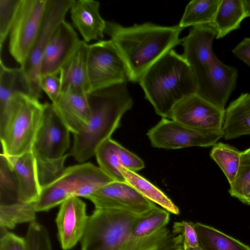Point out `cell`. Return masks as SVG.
I'll use <instances>...</instances> for the list:
<instances>
[{
  "instance_id": "3957f363",
  "label": "cell",
  "mask_w": 250,
  "mask_h": 250,
  "mask_svg": "<svg viewBox=\"0 0 250 250\" xmlns=\"http://www.w3.org/2000/svg\"><path fill=\"white\" fill-rule=\"evenodd\" d=\"M156 113L171 119L175 106L196 94L193 74L182 55L172 49L152 65L139 82Z\"/></svg>"
},
{
  "instance_id": "d6a6232c",
  "label": "cell",
  "mask_w": 250,
  "mask_h": 250,
  "mask_svg": "<svg viewBox=\"0 0 250 250\" xmlns=\"http://www.w3.org/2000/svg\"><path fill=\"white\" fill-rule=\"evenodd\" d=\"M171 233L177 250H190L199 246L193 222L185 220L175 222L172 225Z\"/></svg>"
},
{
  "instance_id": "60d3db41",
  "label": "cell",
  "mask_w": 250,
  "mask_h": 250,
  "mask_svg": "<svg viewBox=\"0 0 250 250\" xmlns=\"http://www.w3.org/2000/svg\"><path fill=\"white\" fill-rule=\"evenodd\" d=\"M246 17H250V0H242Z\"/></svg>"
},
{
  "instance_id": "f546056e",
  "label": "cell",
  "mask_w": 250,
  "mask_h": 250,
  "mask_svg": "<svg viewBox=\"0 0 250 250\" xmlns=\"http://www.w3.org/2000/svg\"><path fill=\"white\" fill-rule=\"evenodd\" d=\"M35 203L15 202L0 206V226L3 229H13L19 224L36 220Z\"/></svg>"
},
{
  "instance_id": "f1b7e54d",
  "label": "cell",
  "mask_w": 250,
  "mask_h": 250,
  "mask_svg": "<svg viewBox=\"0 0 250 250\" xmlns=\"http://www.w3.org/2000/svg\"><path fill=\"white\" fill-rule=\"evenodd\" d=\"M120 250H177L171 231L167 227L148 236H129Z\"/></svg>"
},
{
  "instance_id": "6da1fadb",
  "label": "cell",
  "mask_w": 250,
  "mask_h": 250,
  "mask_svg": "<svg viewBox=\"0 0 250 250\" xmlns=\"http://www.w3.org/2000/svg\"><path fill=\"white\" fill-rule=\"evenodd\" d=\"M184 29L147 22L125 26L106 21L104 34L110 37L128 70L129 81L139 83L148 69L162 56L181 44Z\"/></svg>"
},
{
  "instance_id": "4fadbf2b",
  "label": "cell",
  "mask_w": 250,
  "mask_h": 250,
  "mask_svg": "<svg viewBox=\"0 0 250 250\" xmlns=\"http://www.w3.org/2000/svg\"><path fill=\"white\" fill-rule=\"evenodd\" d=\"M225 111L196 94L190 95L173 108L171 119L190 128L209 132H223Z\"/></svg>"
},
{
  "instance_id": "d6986e66",
  "label": "cell",
  "mask_w": 250,
  "mask_h": 250,
  "mask_svg": "<svg viewBox=\"0 0 250 250\" xmlns=\"http://www.w3.org/2000/svg\"><path fill=\"white\" fill-rule=\"evenodd\" d=\"M100 6L94 0H73L70 6L73 24L86 43L104 37L106 21L100 15Z\"/></svg>"
},
{
  "instance_id": "9a60e30c",
  "label": "cell",
  "mask_w": 250,
  "mask_h": 250,
  "mask_svg": "<svg viewBox=\"0 0 250 250\" xmlns=\"http://www.w3.org/2000/svg\"><path fill=\"white\" fill-rule=\"evenodd\" d=\"M237 76L235 68L217 59L196 84V94L224 111L225 105L235 87Z\"/></svg>"
},
{
  "instance_id": "44dd1931",
  "label": "cell",
  "mask_w": 250,
  "mask_h": 250,
  "mask_svg": "<svg viewBox=\"0 0 250 250\" xmlns=\"http://www.w3.org/2000/svg\"><path fill=\"white\" fill-rule=\"evenodd\" d=\"M89 44L81 41L73 54L60 72L61 92H76L88 94L90 92L87 67Z\"/></svg>"
},
{
  "instance_id": "8d00e7d4",
  "label": "cell",
  "mask_w": 250,
  "mask_h": 250,
  "mask_svg": "<svg viewBox=\"0 0 250 250\" xmlns=\"http://www.w3.org/2000/svg\"><path fill=\"white\" fill-rule=\"evenodd\" d=\"M39 86L51 101L54 103L61 93V81L60 76L55 74L40 75Z\"/></svg>"
},
{
  "instance_id": "9c48e42d",
  "label": "cell",
  "mask_w": 250,
  "mask_h": 250,
  "mask_svg": "<svg viewBox=\"0 0 250 250\" xmlns=\"http://www.w3.org/2000/svg\"><path fill=\"white\" fill-rule=\"evenodd\" d=\"M87 67L90 92L129 81L126 64L110 40L89 44Z\"/></svg>"
},
{
  "instance_id": "7a4b0ae2",
  "label": "cell",
  "mask_w": 250,
  "mask_h": 250,
  "mask_svg": "<svg viewBox=\"0 0 250 250\" xmlns=\"http://www.w3.org/2000/svg\"><path fill=\"white\" fill-rule=\"evenodd\" d=\"M90 116L87 125L73 135L70 155L80 163L95 155L99 146L111 138L133 101L126 83L117 84L87 94Z\"/></svg>"
},
{
  "instance_id": "74e56055",
  "label": "cell",
  "mask_w": 250,
  "mask_h": 250,
  "mask_svg": "<svg viewBox=\"0 0 250 250\" xmlns=\"http://www.w3.org/2000/svg\"><path fill=\"white\" fill-rule=\"evenodd\" d=\"M119 157L122 167L128 170L136 172L145 167V164L141 159L121 145Z\"/></svg>"
},
{
  "instance_id": "8fae6325",
  "label": "cell",
  "mask_w": 250,
  "mask_h": 250,
  "mask_svg": "<svg viewBox=\"0 0 250 250\" xmlns=\"http://www.w3.org/2000/svg\"><path fill=\"white\" fill-rule=\"evenodd\" d=\"M146 135L153 147L174 149L213 146L223 137L224 132L197 130L172 119L162 118Z\"/></svg>"
},
{
  "instance_id": "1f68e13d",
  "label": "cell",
  "mask_w": 250,
  "mask_h": 250,
  "mask_svg": "<svg viewBox=\"0 0 250 250\" xmlns=\"http://www.w3.org/2000/svg\"><path fill=\"white\" fill-rule=\"evenodd\" d=\"M169 220L170 213L156 206L146 214L138 216L130 236L135 238L148 236L167 227Z\"/></svg>"
},
{
  "instance_id": "cb8c5ba5",
  "label": "cell",
  "mask_w": 250,
  "mask_h": 250,
  "mask_svg": "<svg viewBox=\"0 0 250 250\" xmlns=\"http://www.w3.org/2000/svg\"><path fill=\"white\" fill-rule=\"evenodd\" d=\"M121 172L125 181L145 198L158 204L169 213L175 215L180 213L178 207L164 192L150 181L136 172L123 167H121Z\"/></svg>"
},
{
  "instance_id": "b9f144b4",
  "label": "cell",
  "mask_w": 250,
  "mask_h": 250,
  "mask_svg": "<svg viewBox=\"0 0 250 250\" xmlns=\"http://www.w3.org/2000/svg\"><path fill=\"white\" fill-rule=\"evenodd\" d=\"M241 202L244 204L250 205V193L245 198L242 199Z\"/></svg>"
},
{
  "instance_id": "d590c367",
  "label": "cell",
  "mask_w": 250,
  "mask_h": 250,
  "mask_svg": "<svg viewBox=\"0 0 250 250\" xmlns=\"http://www.w3.org/2000/svg\"><path fill=\"white\" fill-rule=\"evenodd\" d=\"M17 181L16 176L11 170L5 157L0 154V204L8 198H17Z\"/></svg>"
},
{
  "instance_id": "7bdbcfd3",
  "label": "cell",
  "mask_w": 250,
  "mask_h": 250,
  "mask_svg": "<svg viewBox=\"0 0 250 250\" xmlns=\"http://www.w3.org/2000/svg\"><path fill=\"white\" fill-rule=\"evenodd\" d=\"M244 152L245 153L250 155V147L249 148L245 150V151H244Z\"/></svg>"
},
{
  "instance_id": "484cf974",
  "label": "cell",
  "mask_w": 250,
  "mask_h": 250,
  "mask_svg": "<svg viewBox=\"0 0 250 250\" xmlns=\"http://www.w3.org/2000/svg\"><path fill=\"white\" fill-rule=\"evenodd\" d=\"M20 92L28 94L27 86L21 68L7 67L0 58V116L5 112L15 95Z\"/></svg>"
},
{
  "instance_id": "5b68a950",
  "label": "cell",
  "mask_w": 250,
  "mask_h": 250,
  "mask_svg": "<svg viewBox=\"0 0 250 250\" xmlns=\"http://www.w3.org/2000/svg\"><path fill=\"white\" fill-rule=\"evenodd\" d=\"M42 124L32 152L37 165L42 187L57 178L64 170L70 154L71 132L56 112L52 104L45 103Z\"/></svg>"
},
{
  "instance_id": "7402d4cb",
  "label": "cell",
  "mask_w": 250,
  "mask_h": 250,
  "mask_svg": "<svg viewBox=\"0 0 250 250\" xmlns=\"http://www.w3.org/2000/svg\"><path fill=\"white\" fill-rule=\"evenodd\" d=\"M223 131L226 140L250 135V93H242L225 109Z\"/></svg>"
},
{
  "instance_id": "836d02e7",
  "label": "cell",
  "mask_w": 250,
  "mask_h": 250,
  "mask_svg": "<svg viewBox=\"0 0 250 250\" xmlns=\"http://www.w3.org/2000/svg\"><path fill=\"white\" fill-rule=\"evenodd\" d=\"M229 193L240 201L250 193V155L242 152L239 168Z\"/></svg>"
},
{
  "instance_id": "2e32d148",
  "label": "cell",
  "mask_w": 250,
  "mask_h": 250,
  "mask_svg": "<svg viewBox=\"0 0 250 250\" xmlns=\"http://www.w3.org/2000/svg\"><path fill=\"white\" fill-rule=\"evenodd\" d=\"M81 41L73 27L65 20L62 21L55 30L44 50L40 75L59 74Z\"/></svg>"
},
{
  "instance_id": "7c38bea8",
  "label": "cell",
  "mask_w": 250,
  "mask_h": 250,
  "mask_svg": "<svg viewBox=\"0 0 250 250\" xmlns=\"http://www.w3.org/2000/svg\"><path fill=\"white\" fill-rule=\"evenodd\" d=\"M95 209H113L142 216L156 207L126 182L113 181L86 197Z\"/></svg>"
},
{
  "instance_id": "8992f818",
  "label": "cell",
  "mask_w": 250,
  "mask_h": 250,
  "mask_svg": "<svg viewBox=\"0 0 250 250\" xmlns=\"http://www.w3.org/2000/svg\"><path fill=\"white\" fill-rule=\"evenodd\" d=\"M113 181L99 167L89 162L65 167L57 178L42 187L35 203L36 210L46 211L70 198H85Z\"/></svg>"
},
{
  "instance_id": "ba28073f",
  "label": "cell",
  "mask_w": 250,
  "mask_h": 250,
  "mask_svg": "<svg viewBox=\"0 0 250 250\" xmlns=\"http://www.w3.org/2000/svg\"><path fill=\"white\" fill-rule=\"evenodd\" d=\"M48 0H20L9 34V51L21 66L36 41L45 17Z\"/></svg>"
},
{
  "instance_id": "30bf717a",
  "label": "cell",
  "mask_w": 250,
  "mask_h": 250,
  "mask_svg": "<svg viewBox=\"0 0 250 250\" xmlns=\"http://www.w3.org/2000/svg\"><path fill=\"white\" fill-rule=\"evenodd\" d=\"M73 0H48L45 17L32 48L23 64L20 66L25 80L28 94L39 99L41 89L39 81L44 50L53 32L65 20Z\"/></svg>"
},
{
  "instance_id": "f35d334b",
  "label": "cell",
  "mask_w": 250,
  "mask_h": 250,
  "mask_svg": "<svg viewBox=\"0 0 250 250\" xmlns=\"http://www.w3.org/2000/svg\"><path fill=\"white\" fill-rule=\"evenodd\" d=\"M0 250H26L25 238L5 229L0 238Z\"/></svg>"
},
{
  "instance_id": "5bb4252c",
  "label": "cell",
  "mask_w": 250,
  "mask_h": 250,
  "mask_svg": "<svg viewBox=\"0 0 250 250\" xmlns=\"http://www.w3.org/2000/svg\"><path fill=\"white\" fill-rule=\"evenodd\" d=\"M216 37V31L212 26L204 25L192 27L182 39V56L191 69L196 84L218 59L212 50V42Z\"/></svg>"
},
{
  "instance_id": "ee69618b",
  "label": "cell",
  "mask_w": 250,
  "mask_h": 250,
  "mask_svg": "<svg viewBox=\"0 0 250 250\" xmlns=\"http://www.w3.org/2000/svg\"><path fill=\"white\" fill-rule=\"evenodd\" d=\"M203 250L199 246L196 248H195V249H192V250Z\"/></svg>"
},
{
  "instance_id": "ac0fdd59",
  "label": "cell",
  "mask_w": 250,
  "mask_h": 250,
  "mask_svg": "<svg viewBox=\"0 0 250 250\" xmlns=\"http://www.w3.org/2000/svg\"><path fill=\"white\" fill-rule=\"evenodd\" d=\"M3 155L17 179V201L36 203L41 195L42 187L33 152L31 151L17 156Z\"/></svg>"
},
{
  "instance_id": "83f0119b",
  "label": "cell",
  "mask_w": 250,
  "mask_h": 250,
  "mask_svg": "<svg viewBox=\"0 0 250 250\" xmlns=\"http://www.w3.org/2000/svg\"><path fill=\"white\" fill-rule=\"evenodd\" d=\"M120 145L110 138L99 146L95 156L99 167L114 181L125 182L121 172L122 167L119 157Z\"/></svg>"
},
{
  "instance_id": "e575fe53",
  "label": "cell",
  "mask_w": 250,
  "mask_h": 250,
  "mask_svg": "<svg viewBox=\"0 0 250 250\" xmlns=\"http://www.w3.org/2000/svg\"><path fill=\"white\" fill-rule=\"evenodd\" d=\"M20 0H0V51L9 36Z\"/></svg>"
},
{
  "instance_id": "e0dca14e",
  "label": "cell",
  "mask_w": 250,
  "mask_h": 250,
  "mask_svg": "<svg viewBox=\"0 0 250 250\" xmlns=\"http://www.w3.org/2000/svg\"><path fill=\"white\" fill-rule=\"evenodd\" d=\"M88 218L86 204L79 197L70 198L61 205L55 222L62 250H70L81 241Z\"/></svg>"
},
{
  "instance_id": "52a82bcc",
  "label": "cell",
  "mask_w": 250,
  "mask_h": 250,
  "mask_svg": "<svg viewBox=\"0 0 250 250\" xmlns=\"http://www.w3.org/2000/svg\"><path fill=\"white\" fill-rule=\"evenodd\" d=\"M138 216L121 210L95 209L89 216L80 250H120Z\"/></svg>"
},
{
  "instance_id": "4dcf8cb0",
  "label": "cell",
  "mask_w": 250,
  "mask_h": 250,
  "mask_svg": "<svg viewBox=\"0 0 250 250\" xmlns=\"http://www.w3.org/2000/svg\"><path fill=\"white\" fill-rule=\"evenodd\" d=\"M241 153L236 148L222 143L215 144L211 149L210 157L221 168L230 185L236 177Z\"/></svg>"
},
{
  "instance_id": "ab89813d",
  "label": "cell",
  "mask_w": 250,
  "mask_h": 250,
  "mask_svg": "<svg viewBox=\"0 0 250 250\" xmlns=\"http://www.w3.org/2000/svg\"><path fill=\"white\" fill-rule=\"evenodd\" d=\"M234 55L250 67V38H245L232 49Z\"/></svg>"
},
{
  "instance_id": "603a6c76",
  "label": "cell",
  "mask_w": 250,
  "mask_h": 250,
  "mask_svg": "<svg viewBox=\"0 0 250 250\" xmlns=\"http://www.w3.org/2000/svg\"><path fill=\"white\" fill-rule=\"evenodd\" d=\"M245 18L242 0H221L210 26L216 31V39H219L238 29Z\"/></svg>"
},
{
  "instance_id": "ffe728a7",
  "label": "cell",
  "mask_w": 250,
  "mask_h": 250,
  "mask_svg": "<svg viewBox=\"0 0 250 250\" xmlns=\"http://www.w3.org/2000/svg\"><path fill=\"white\" fill-rule=\"evenodd\" d=\"M51 104L73 134L79 133L88 123L90 108L87 94L76 92H61Z\"/></svg>"
},
{
  "instance_id": "d4e9b609",
  "label": "cell",
  "mask_w": 250,
  "mask_h": 250,
  "mask_svg": "<svg viewBox=\"0 0 250 250\" xmlns=\"http://www.w3.org/2000/svg\"><path fill=\"white\" fill-rule=\"evenodd\" d=\"M199 247L203 250H250V247L216 229L194 223Z\"/></svg>"
},
{
  "instance_id": "277c9868",
  "label": "cell",
  "mask_w": 250,
  "mask_h": 250,
  "mask_svg": "<svg viewBox=\"0 0 250 250\" xmlns=\"http://www.w3.org/2000/svg\"><path fill=\"white\" fill-rule=\"evenodd\" d=\"M45 104L27 93H17L0 116L2 153L17 156L32 151L42 122Z\"/></svg>"
},
{
  "instance_id": "4316f807",
  "label": "cell",
  "mask_w": 250,
  "mask_h": 250,
  "mask_svg": "<svg viewBox=\"0 0 250 250\" xmlns=\"http://www.w3.org/2000/svg\"><path fill=\"white\" fill-rule=\"evenodd\" d=\"M221 0H192L186 6L179 26L184 29L192 26L210 25Z\"/></svg>"
}]
</instances>
